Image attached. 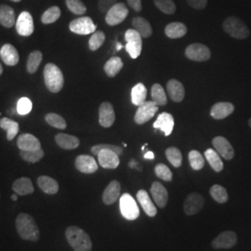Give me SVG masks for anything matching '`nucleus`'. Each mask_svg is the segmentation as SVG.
<instances>
[{
    "label": "nucleus",
    "mask_w": 251,
    "mask_h": 251,
    "mask_svg": "<svg viewBox=\"0 0 251 251\" xmlns=\"http://www.w3.org/2000/svg\"><path fill=\"white\" fill-rule=\"evenodd\" d=\"M19 236L25 241L37 242L40 238V231L35 219L27 213H20L15 220Z\"/></svg>",
    "instance_id": "nucleus-1"
},
{
    "label": "nucleus",
    "mask_w": 251,
    "mask_h": 251,
    "mask_svg": "<svg viewBox=\"0 0 251 251\" xmlns=\"http://www.w3.org/2000/svg\"><path fill=\"white\" fill-rule=\"evenodd\" d=\"M65 237L74 251H92L90 235L77 226L67 227L65 230Z\"/></svg>",
    "instance_id": "nucleus-2"
},
{
    "label": "nucleus",
    "mask_w": 251,
    "mask_h": 251,
    "mask_svg": "<svg viewBox=\"0 0 251 251\" xmlns=\"http://www.w3.org/2000/svg\"><path fill=\"white\" fill-rule=\"evenodd\" d=\"M44 80L48 90L52 93L61 91L64 85V78L61 69L54 63H48L44 69Z\"/></svg>",
    "instance_id": "nucleus-3"
},
{
    "label": "nucleus",
    "mask_w": 251,
    "mask_h": 251,
    "mask_svg": "<svg viewBox=\"0 0 251 251\" xmlns=\"http://www.w3.org/2000/svg\"><path fill=\"white\" fill-rule=\"evenodd\" d=\"M223 28L225 33L236 39H246L251 34L249 28L244 24L242 20L234 16L226 19L224 22Z\"/></svg>",
    "instance_id": "nucleus-4"
},
{
    "label": "nucleus",
    "mask_w": 251,
    "mask_h": 251,
    "mask_svg": "<svg viewBox=\"0 0 251 251\" xmlns=\"http://www.w3.org/2000/svg\"><path fill=\"white\" fill-rule=\"evenodd\" d=\"M126 50L132 59H137L143 50V37L134 29H127L125 34Z\"/></svg>",
    "instance_id": "nucleus-5"
},
{
    "label": "nucleus",
    "mask_w": 251,
    "mask_h": 251,
    "mask_svg": "<svg viewBox=\"0 0 251 251\" xmlns=\"http://www.w3.org/2000/svg\"><path fill=\"white\" fill-rule=\"evenodd\" d=\"M119 206L121 214L128 221H134L140 215V209L134 198L129 194H123L119 199Z\"/></svg>",
    "instance_id": "nucleus-6"
},
{
    "label": "nucleus",
    "mask_w": 251,
    "mask_h": 251,
    "mask_svg": "<svg viewBox=\"0 0 251 251\" xmlns=\"http://www.w3.org/2000/svg\"><path fill=\"white\" fill-rule=\"evenodd\" d=\"M158 111V105H156L152 100H146L142 105H140L134 116L135 123L138 125H144L150 121Z\"/></svg>",
    "instance_id": "nucleus-7"
},
{
    "label": "nucleus",
    "mask_w": 251,
    "mask_h": 251,
    "mask_svg": "<svg viewBox=\"0 0 251 251\" xmlns=\"http://www.w3.org/2000/svg\"><path fill=\"white\" fill-rule=\"evenodd\" d=\"M185 56L194 62H206L211 57L208 47L201 43H194L189 45L185 50Z\"/></svg>",
    "instance_id": "nucleus-8"
},
{
    "label": "nucleus",
    "mask_w": 251,
    "mask_h": 251,
    "mask_svg": "<svg viewBox=\"0 0 251 251\" xmlns=\"http://www.w3.org/2000/svg\"><path fill=\"white\" fill-rule=\"evenodd\" d=\"M128 15V9L124 3H117L109 9L105 16V22L110 26H116L125 21Z\"/></svg>",
    "instance_id": "nucleus-9"
},
{
    "label": "nucleus",
    "mask_w": 251,
    "mask_h": 251,
    "mask_svg": "<svg viewBox=\"0 0 251 251\" xmlns=\"http://www.w3.org/2000/svg\"><path fill=\"white\" fill-rule=\"evenodd\" d=\"M70 31L76 35H90L96 32V25L90 17L75 19L69 25Z\"/></svg>",
    "instance_id": "nucleus-10"
},
{
    "label": "nucleus",
    "mask_w": 251,
    "mask_h": 251,
    "mask_svg": "<svg viewBox=\"0 0 251 251\" xmlns=\"http://www.w3.org/2000/svg\"><path fill=\"white\" fill-rule=\"evenodd\" d=\"M205 204L204 198L198 193H192L185 198L183 210L186 215L193 216L199 213Z\"/></svg>",
    "instance_id": "nucleus-11"
},
{
    "label": "nucleus",
    "mask_w": 251,
    "mask_h": 251,
    "mask_svg": "<svg viewBox=\"0 0 251 251\" xmlns=\"http://www.w3.org/2000/svg\"><path fill=\"white\" fill-rule=\"evenodd\" d=\"M237 243L236 233L233 231H225L220 233L211 242V246L215 250H229L233 248Z\"/></svg>",
    "instance_id": "nucleus-12"
},
{
    "label": "nucleus",
    "mask_w": 251,
    "mask_h": 251,
    "mask_svg": "<svg viewBox=\"0 0 251 251\" xmlns=\"http://www.w3.org/2000/svg\"><path fill=\"white\" fill-rule=\"evenodd\" d=\"M34 21L28 11H23L16 22V30L20 36H29L34 33Z\"/></svg>",
    "instance_id": "nucleus-13"
},
{
    "label": "nucleus",
    "mask_w": 251,
    "mask_h": 251,
    "mask_svg": "<svg viewBox=\"0 0 251 251\" xmlns=\"http://www.w3.org/2000/svg\"><path fill=\"white\" fill-rule=\"evenodd\" d=\"M212 145L215 148L217 152L222 157H224L225 160H232L234 157V150L233 146L225 137H222V136L215 137L212 140Z\"/></svg>",
    "instance_id": "nucleus-14"
},
{
    "label": "nucleus",
    "mask_w": 251,
    "mask_h": 251,
    "mask_svg": "<svg viewBox=\"0 0 251 251\" xmlns=\"http://www.w3.org/2000/svg\"><path fill=\"white\" fill-rule=\"evenodd\" d=\"M76 170L84 174H92L98 171V164L94 157L88 154H80L75 160Z\"/></svg>",
    "instance_id": "nucleus-15"
},
{
    "label": "nucleus",
    "mask_w": 251,
    "mask_h": 251,
    "mask_svg": "<svg viewBox=\"0 0 251 251\" xmlns=\"http://www.w3.org/2000/svg\"><path fill=\"white\" fill-rule=\"evenodd\" d=\"M116 114L111 102L104 101L99 108V123L103 127H110L115 123Z\"/></svg>",
    "instance_id": "nucleus-16"
},
{
    "label": "nucleus",
    "mask_w": 251,
    "mask_h": 251,
    "mask_svg": "<svg viewBox=\"0 0 251 251\" xmlns=\"http://www.w3.org/2000/svg\"><path fill=\"white\" fill-rule=\"evenodd\" d=\"M150 193L152 195V199L157 206L164 208L167 206L169 201V193L165 186L158 181H153L150 189Z\"/></svg>",
    "instance_id": "nucleus-17"
},
{
    "label": "nucleus",
    "mask_w": 251,
    "mask_h": 251,
    "mask_svg": "<svg viewBox=\"0 0 251 251\" xmlns=\"http://www.w3.org/2000/svg\"><path fill=\"white\" fill-rule=\"evenodd\" d=\"M97 156L100 167L103 169L115 170L119 166V155L111 150H102Z\"/></svg>",
    "instance_id": "nucleus-18"
},
{
    "label": "nucleus",
    "mask_w": 251,
    "mask_h": 251,
    "mask_svg": "<svg viewBox=\"0 0 251 251\" xmlns=\"http://www.w3.org/2000/svg\"><path fill=\"white\" fill-rule=\"evenodd\" d=\"M120 192H121L120 182L117 179L112 180L103 191L102 202L107 206L114 204L120 198Z\"/></svg>",
    "instance_id": "nucleus-19"
},
{
    "label": "nucleus",
    "mask_w": 251,
    "mask_h": 251,
    "mask_svg": "<svg viewBox=\"0 0 251 251\" xmlns=\"http://www.w3.org/2000/svg\"><path fill=\"white\" fill-rule=\"evenodd\" d=\"M17 145L21 151H35L41 149L39 140L30 133L20 135L17 140Z\"/></svg>",
    "instance_id": "nucleus-20"
},
{
    "label": "nucleus",
    "mask_w": 251,
    "mask_h": 251,
    "mask_svg": "<svg viewBox=\"0 0 251 251\" xmlns=\"http://www.w3.org/2000/svg\"><path fill=\"white\" fill-rule=\"evenodd\" d=\"M234 111V105L228 101H221L215 103L210 110V116L216 120L225 119L231 116Z\"/></svg>",
    "instance_id": "nucleus-21"
},
{
    "label": "nucleus",
    "mask_w": 251,
    "mask_h": 251,
    "mask_svg": "<svg viewBox=\"0 0 251 251\" xmlns=\"http://www.w3.org/2000/svg\"><path fill=\"white\" fill-rule=\"evenodd\" d=\"M0 57L3 63L9 66L17 65L20 61L18 51L11 44H5L0 49Z\"/></svg>",
    "instance_id": "nucleus-22"
},
{
    "label": "nucleus",
    "mask_w": 251,
    "mask_h": 251,
    "mask_svg": "<svg viewBox=\"0 0 251 251\" xmlns=\"http://www.w3.org/2000/svg\"><path fill=\"white\" fill-rule=\"evenodd\" d=\"M153 127L160 129L165 136H170L174 127L173 116L170 113H162L153 123Z\"/></svg>",
    "instance_id": "nucleus-23"
},
{
    "label": "nucleus",
    "mask_w": 251,
    "mask_h": 251,
    "mask_svg": "<svg viewBox=\"0 0 251 251\" xmlns=\"http://www.w3.org/2000/svg\"><path fill=\"white\" fill-rule=\"evenodd\" d=\"M167 91L173 101L180 102L184 99L185 96V90L179 81L176 79H171L167 83Z\"/></svg>",
    "instance_id": "nucleus-24"
},
{
    "label": "nucleus",
    "mask_w": 251,
    "mask_h": 251,
    "mask_svg": "<svg viewBox=\"0 0 251 251\" xmlns=\"http://www.w3.org/2000/svg\"><path fill=\"white\" fill-rule=\"evenodd\" d=\"M12 190L15 194L22 197L32 195L35 192L32 180L26 177H22L14 180L12 183Z\"/></svg>",
    "instance_id": "nucleus-25"
},
{
    "label": "nucleus",
    "mask_w": 251,
    "mask_h": 251,
    "mask_svg": "<svg viewBox=\"0 0 251 251\" xmlns=\"http://www.w3.org/2000/svg\"><path fill=\"white\" fill-rule=\"evenodd\" d=\"M55 142L59 147L64 150H74L80 144V141L77 137L66 133H58L55 136Z\"/></svg>",
    "instance_id": "nucleus-26"
},
{
    "label": "nucleus",
    "mask_w": 251,
    "mask_h": 251,
    "mask_svg": "<svg viewBox=\"0 0 251 251\" xmlns=\"http://www.w3.org/2000/svg\"><path fill=\"white\" fill-rule=\"evenodd\" d=\"M37 185L47 195H56L59 192V183L51 177L42 175L37 179Z\"/></svg>",
    "instance_id": "nucleus-27"
},
{
    "label": "nucleus",
    "mask_w": 251,
    "mask_h": 251,
    "mask_svg": "<svg viewBox=\"0 0 251 251\" xmlns=\"http://www.w3.org/2000/svg\"><path fill=\"white\" fill-rule=\"evenodd\" d=\"M137 199L141 206L143 207L144 212L146 213V215L149 217H154L157 214V209L153 205L148 193L145 190H140L137 193Z\"/></svg>",
    "instance_id": "nucleus-28"
},
{
    "label": "nucleus",
    "mask_w": 251,
    "mask_h": 251,
    "mask_svg": "<svg viewBox=\"0 0 251 251\" xmlns=\"http://www.w3.org/2000/svg\"><path fill=\"white\" fill-rule=\"evenodd\" d=\"M132 26L143 38H148L152 36V26L146 19L143 17H135L132 20Z\"/></svg>",
    "instance_id": "nucleus-29"
},
{
    "label": "nucleus",
    "mask_w": 251,
    "mask_h": 251,
    "mask_svg": "<svg viewBox=\"0 0 251 251\" xmlns=\"http://www.w3.org/2000/svg\"><path fill=\"white\" fill-rule=\"evenodd\" d=\"M165 34L171 39H177L187 34V27L182 23H171L165 28Z\"/></svg>",
    "instance_id": "nucleus-30"
},
{
    "label": "nucleus",
    "mask_w": 251,
    "mask_h": 251,
    "mask_svg": "<svg viewBox=\"0 0 251 251\" xmlns=\"http://www.w3.org/2000/svg\"><path fill=\"white\" fill-rule=\"evenodd\" d=\"M15 24L14 9L8 5H0V25L6 28H11Z\"/></svg>",
    "instance_id": "nucleus-31"
},
{
    "label": "nucleus",
    "mask_w": 251,
    "mask_h": 251,
    "mask_svg": "<svg viewBox=\"0 0 251 251\" xmlns=\"http://www.w3.org/2000/svg\"><path fill=\"white\" fill-rule=\"evenodd\" d=\"M0 127L7 131L8 141H12L18 134L20 126L14 120H11L8 117H3L0 119Z\"/></svg>",
    "instance_id": "nucleus-32"
},
{
    "label": "nucleus",
    "mask_w": 251,
    "mask_h": 251,
    "mask_svg": "<svg viewBox=\"0 0 251 251\" xmlns=\"http://www.w3.org/2000/svg\"><path fill=\"white\" fill-rule=\"evenodd\" d=\"M123 66H124V63L122 62V60L117 56H114V57H111L104 64L103 69L109 77H115L117 74L121 71Z\"/></svg>",
    "instance_id": "nucleus-33"
},
{
    "label": "nucleus",
    "mask_w": 251,
    "mask_h": 251,
    "mask_svg": "<svg viewBox=\"0 0 251 251\" xmlns=\"http://www.w3.org/2000/svg\"><path fill=\"white\" fill-rule=\"evenodd\" d=\"M205 156L213 171L216 172H221L224 170V163L221 158V155L217 152L216 150L211 148L207 149L205 152Z\"/></svg>",
    "instance_id": "nucleus-34"
},
{
    "label": "nucleus",
    "mask_w": 251,
    "mask_h": 251,
    "mask_svg": "<svg viewBox=\"0 0 251 251\" xmlns=\"http://www.w3.org/2000/svg\"><path fill=\"white\" fill-rule=\"evenodd\" d=\"M147 89L143 83H138L131 90V101L136 106H140L146 101Z\"/></svg>",
    "instance_id": "nucleus-35"
},
{
    "label": "nucleus",
    "mask_w": 251,
    "mask_h": 251,
    "mask_svg": "<svg viewBox=\"0 0 251 251\" xmlns=\"http://www.w3.org/2000/svg\"><path fill=\"white\" fill-rule=\"evenodd\" d=\"M152 101L158 106H165L168 103V98L160 84H153L151 90Z\"/></svg>",
    "instance_id": "nucleus-36"
},
{
    "label": "nucleus",
    "mask_w": 251,
    "mask_h": 251,
    "mask_svg": "<svg viewBox=\"0 0 251 251\" xmlns=\"http://www.w3.org/2000/svg\"><path fill=\"white\" fill-rule=\"evenodd\" d=\"M43 55L39 50H35L29 54L27 59L26 69L29 74H35L42 62Z\"/></svg>",
    "instance_id": "nucleus-37"
},
{
    "label": "nucleus",
    "mask_w": 251,
    "mask_h": 251,
    "mask_svg": "<svg viewBox=\"0 0 251 251\" xmlns=\"http://www.w3.org/2000/svg\"><path fill=\"white\" fill-rule=\"evenodd\" d=\"M209 194L216 202L220 204H225L228 201V198H229L227 190L220 184L213 185L209 190Z\"/></svg>",
    "instance_id": "nucleus-38"
},
{
    "label": "nucleus",
    "mask_w": 251,
    "mask_h": 251,
    "mask_svg": "<svg viewBox=\"0 0 251 251\" xmlns=\"http://www.w3.org/2000/svg\"><path fill=\"white\" fill-rule=\"evenodd\" d=\"M166 156L169 162L175 168H179L182 164V154L177 147L171 146L166 150Z\"/></svg>",
    "instance_id": "nucleus-39"
},
{
    "label": "nucleus",
    "mask_w": 251,
    "mask_h": 251,
    "mask_svg": "<svg viewBox=\"0 0 251 251\" xmlns=\"http://www.w3.org/2000/svg\"><path fill=\"white\" fill-rule=\"evenodd\" d=\"M189 163L191 168L194 171H200L205 166V159L201 152H198L197 150H192L189 152Z\"/></svg>",
    "instance_id": "nucleus-40"
},
{
    "label": "nucleus",
    "mask_w": 251,
    "mask_h": 251,
    "mask_svg": "<svg viewBox=\"0 0 251 251\" xmlns=\"http://www.w3.org/2000/svg\"><path fill=\"white\" fill-rule=\"evenodd\" d=\"M60 17H61V9L57 6H53L47 9L43 13L41 17V22L44 25H50L55 23Z\"/></svg>",
    "instance_id": "nucleus-41"
},
{
    "label": "nucleus",
    "mask_w": 251,
    "mask_h": 251,
    "mask_svg": "<svg viewBox=\"0 0 251 251\" xmlns=\"http://www.w3.org/2000/svg\"><path fill=\"white\" fill-rule=\"evenodd\" d=\"M45 155V152L41 149L35 150V151H21L20 156L23 160L28 163H36L40 161Z\"/></svg>",
    "instance_id": "nucleus-42"
},
{
    "label": "nucleus",
    "mask_w": 251,
    "mask_h": 251,
    "mask_svg": "<svg viewBox=\"0 0 251 251\" xmlns=\"http://www.w3.org/2000/svg\"><path fill=\"white\" fill-rule=\"evenodd\" d=\"M45 120L49 125L56 127V128H59V129H65L67 126L66 121L64 120V118L61 117L60 115H57L54 113H50V114L46 115Z\"/></svg>",
    "instance_id": "nucleus-43"
},
{
    "label": "nucleus",
    "mask_w": 251,
    "mask_h": 251,
    "mask_svg": "<svg viewBox=\"0 0 251 251\" xmlns=\"http://www.w3.org/2000/svg\"><path fill=\"white\" fill-rule=\"evenodd\" d=\"M153 3L165 14L172 15L176 12V5L172 0H153Z\"/></svg>",
    "instance_id": "nucleus-44"
},
{
    "label": "nucleus",
    "mask_w": 251,
    "mask_h": 251,
    "mask_svg": "<svg viewBox=\"0 0 251 251\" xmlns=\"http://www.w3.org/2000/svg\"><path fill=\"white\" fill-rule=\"evenodd\" d=\"M105 41V35L101 31H96L90 36V41H89V47L90 50L95 51L99 50L100 48L102 46Z\"/></svg>",
    "instance_id": "nucleus-45"
},
{
    "label": "nucleus",
    "mask_w": 251,
    "mask_h": 251,
    "mask_svg": "<svg viewBox=\"0 0 251 251\" xmlns=\"http://www.w3.org/2000/svg\"><path fill=\"white\" fill-rule=\"evenodd\" d=\"M67 8L75 15H83L87 11V7L81 0H66Z\"/></svg>",
    "instance_id": "nucleus-46"
},
{
    "label": "nucleus",
    "mask_w": 251,
    "mask_h": 251,
    "mask_svg": "<svg viewBox=\"0 0 251 251\" xmlns=\"http://www.w3.org/2000/svg\"><path fill=\"white\" fill-rule=\"evenodd\" d=\"M155 175L165 181H171L173 178V174L171 172L169 167H167L165 164H157L154 168Z\"/></svg>",
    "instance_id": "nucleus-47"
},
{
    "label": "nucleus",
    "mask_w": 251,
    "mask_h": 251,
    "mask_svg": "<svg viewBox=\"0 0 251 251\" xmlns=\"http://www.w3.org/2000/svg\"><path fill=\"white\" fill-rule=\"evenodd\" d=\"M102 150H111L113 152H116L118 155H121L123 153V148L117 145H114V144H97L91 147V152L95 155H98L100 151Z\"/></svg>",
    "instance_id": "nucleus-48"
},
{
    "label": "nucleus",
    "mask_w": 251,
    "mask_h": 251,
    "mask_svg": "<svg viewBox=\"0 0 251 251\" xmlns=\"http://www.w3.org/2000/svg\"><path fill=\"white\" fill-rule=\"evenodd\" d=\"M33 107L31 100L26 97H23L19 100L17 103V113L20 116H25L28 115Z\"/></svg>",
    "instance_id": "nucleus-49"
},
{
    "label": "nucleus",
    "mask_w": 251,
    "mask_h": 251,
    "mask_svg": "<svg viewBox=\"0 0 251 251\" xmlns=\"http://www.w3.org/2000/svg\"><path fill=\"white\" fill-rule=\"evenodd\" d=\"M117 0H99L98 7L100 11L102 13H107L108 10L117 4Z\"/></svg>",
    "instance_id": "nucleus-50"
},
{
    "label": "nucleus",
    "mask_w": 251,
    "mask_h": 251,
    "mask_svg": "<svg viewBox=\"0 0 251 251\" xmlns=\"http://www.w3.org/2000/svg\"><path fill=\"white\" fill-rule=\"evenodd\" d=\"M190 7L196 9H204L207 5V0H187Z\"/></svg>",
    "instance_id": "nucleus-51"
},
{
    "label": "nucleus",
    "mask_w": 251,
    "mask_h": 251,
    "mask_svg": "<svg viewBox=\"0 0 251 251\" xmlns=\"http://www.w3.org/2000/svg\"><path fill=\"white\" fill-rule=\"evenodd\" d=\"M128 6L135 11L140 12L143 9V5H142V0H126Z\"/></svg>",
    "instance_id": "nucleus-52"
},
{
    "label": "nucleus",
    "mask_w": 251,
    "mask_h": 251,
    "mask_svg": "<svg viewBox=\"0 0 251 251\" xmlns=\"http://www.w3.org/2000/svg\"><path fill=\"white\" fill-rule=\"evenodd\" d=\"M144 159H150V160H152V159L154 158V154H153V152L149 151V152H147L144 154Z\"/></svg>",
    "instance_id": "nucleus-53"
},
{
    "label": "nucleus",
    "mask_w": 251,
    "mask_h": 251,
    "mask_svg": "<svg viewBox=\"0 0 251 251\" xmlns=\"http://www.w3.org/2000/svg\"><path fill=\"white\" fill-rule=\"evenodd\" d=\"M11 200H12V201H17V200H18L17 194H16V195H12V196H11Z\"/></svg>",
    "instance_id": "nucleus-54"
},
{
    "label": "nucleus",
    "mask_w": 251,
    "mask_h": 251,
    "mask_svg": "<svg viewBox=\"0 0 251 251\" xmlns=\"http://www.w3.org/2000/svg\"><path fill=\"white\" fill-rule=\"evenodd\" d=\"M123 48V46L122 44H120V43H117V50H121V49Z\"/></svg>",
    "instance_id": "nucleus-55"
},
{
    "label": "nucleus",
    "mask_w": 251,
    "mask_h": 251,
    "mask_svg": "<svg viewBox=\"0 0 251 251\" xmlns=\"http://www.w3.org/2000/svg\"><path fill=\"white\" fill-rule=\"evenodd\" d=\"M2 73H3V67H2V65H1V63H0V75H2Z\"/></svg>",
    "instance_id": "nucleus-56"
},
{
    "label": "nucleus",
    "mask_w": 251,
    "mask_h": 251,
    "mask_svg": "<svg viewBox=\"0 0 251 251\" xmlns=\"http://www.w3.org/2000/svg\"><path fill=\"white\" fill-rule=\"evenodd\" d=\"M249 125H250V126L251 127V117L250 118V120H249Z\"/></svg>",
    "instance_id": "nucleus-57"
},
{
    "label": "nucleus",
    "mask_w": 251,
    "mask_h": 251,
    "mask_svg": "<svg viewBox=\"0 0 251 251\" xmlns=\"http://www.w3.org/2000/svg\"><path fill=\"white\" fill-rule=\"evenodd\" d=\"M11 1H13V2H20V1H22V0H11Z\"/></svg>",
    "instance_id": "nucleus-58"
},
{
    "label": "nucleus",
    "mask_w": 251,
    "mask_h": 251,
    "mask_svg": "<svg viewBox=\"0 0 251 251\" xmlns=\"http://www.w3.org/2000/svg\"><path fill=\"white\" fill-rule=\"evenodd\" d=\"M0 198H1V194H0Z\"/></svg>",
    "instance_id": "nucleus-59"
}]
</instances>
